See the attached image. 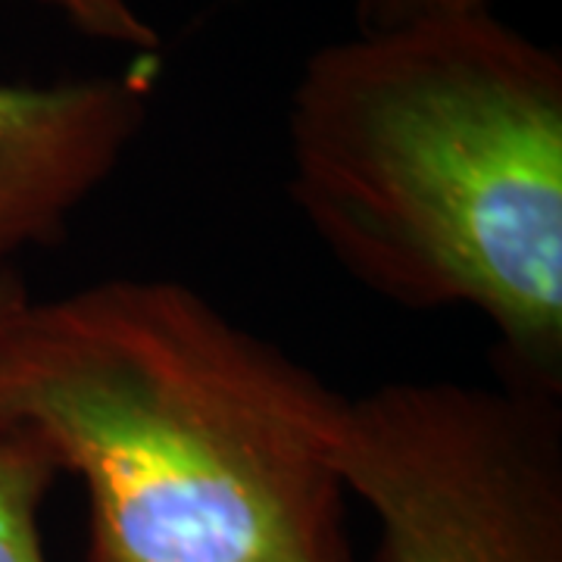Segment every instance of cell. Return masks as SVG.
Segmentation results:
<instances>
[{
  "mask_svg": "<svg viewBox=\"0 0 562 562\" xmlns=\"http://www.w3.org/2000/svg\"><path fill=\"white\" fill-rule=\"evenodd\" d=\"M484 10L487 0H357V22H360V35H375V32L406 29L416 22L469 16Z\"/></svg>",
  "mask_w": 562,
  "mask_h": 562,
  "instance_id": "cell-7",
  "label": "cell"
},
{
  "mask_svg": "<svg viewBox=\"0 0 562 562\" xmlns=\"http://www.w3.org/2000/svg\"><path fill=\"white\" fill-rule=\"evenodd\" d=\"M288 191L366 291L482 313L503 382L562 397V60L487 10L319 47Z\"/></svg>",
  "mask_w": 562,
  "mask_h": 562,
  "instance_id": "cell-2",
  "label": "cell"
},
{
  "mask_svg": "<svg viewBox=\"0 0 562 562\" xmlns=\"http://www.w3.org/2000/svg\"><path fill=\"white\" fill-rule=\"evenodd\" d=\"M44 7H54L63 13L76 32L94 41L132 47L135 54H157L160 35L154 25L140 20L128 0H41Z\"/></svg>",
  "mask_w": 562,
  "mask_h": 562,
  "instance_id": "cell-6",
  "label": "cell"
},
{
  "mask_svg": "<svg viewBox=\"0 0 562 562\" xmlns=\"http://www.w3.org/2000/svg\"><path fill=\"white\" fill-rule=\"evenodd\" d=\"M25 297H29V291H25V284H22L20 276L0 284V328L7 325V319L13 316V310H16Z\"/></svg>",
  "mask_w": 562,
  "mask_h": 562,
  "instance_id": "cell-8",
  "label": "cell"
},
{
  "mask_svg": "<svg viewBox=\"0 0 562 562\" xmlns=\"http://www.w3.org/2000/svg\"><path fill=\"white\" fill-rule=\"evenodd\" d=\"M347 401L176 279L25 301L0 328V419L88 494V562H353Z\"/></svg>",
  "mask_w": 562,
  "mask_h": 562,
  "instance_id": "cell-1",
  "label": "cell"
},
{
  "mask_svg": "<svg viewBox=\"0 0 562 562\" xmlns=\"http://www.w3.org/2000/svg\"><path fill=\"white\" fill-rule=\"evenodd\" d=\"M338 465L372 562H562V397L387 382L347 401Z\"/></svg>",
  "mask_w": 562,
  "mask_h": 562,
  "instance_id": "cell-3",
  "label": "cell"
},
{
  "mask_svg": "<svg viewBox=\"0 0 562 562\" xmlns=\"http://www.w3.org/2000/svg\"><path fill=\"white\" fill-rule=\"evenodd\" d=\"M60 475L35 431L0 419V562H50L41 538V506Z\"/></svg>",
  "mask_w": 562,
  "mask_h": 562,
  "instance_id": "cell-5",
  "label": "cell"
},
{
  "mask_svg": "<svg viewBox=\"0 0 562 562\" xmlns=\"http://www.w3.org/2000/svg\"><path fill=\"white\" fill-rule=\"evenodd\" d=\"M157 54L125 72L57 85H0V284L54 247L116 172L150 110Z\"/></svg>",
  "mask_w": 562,
  "mask_h": 562,
  "instance_id": "cell-4",
  "label": "cell"
}]
</instances>
